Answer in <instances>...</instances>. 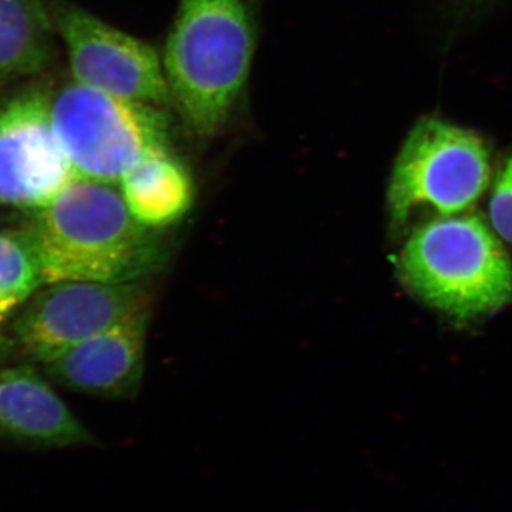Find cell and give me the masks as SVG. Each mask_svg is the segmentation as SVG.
<instances>
[{"label": "cell", "mask_w": 512, "mask_h": 512, "mask_svg": "<svg viewBox=\"0 0 512 512\" xmlns=\"http://www.w3.org/2000/svg\"><path fill=\"white\" fill-rule=\"evenodd\" d=\"M16 234L32 252L43 285L137 282L157 272L167 255L160 231L131 215L119 185L82 177Z\"/></svg>", "instance_id": "obj_1"}, {"label": "cell", "mask_w": 512, "mask_h": 512, "mask_svg": "<svg viewBox=\"0 0 512 512\" xmlns=\"http://www.w3.org/2000/svg\"><path fill=\"white\" fill-rule=\"evenodd\" d=\"M248 0H180L165 43L171 100L198 137L215 136L247 84L255 52Z\"/></svg>", "instance_id": "obj_2"}, {"label": "cell", "mask_w": 512, "mask_h": 512, "mask_svg": "<svg viewBox=\"0 0 512 512\" xmlns=\"http://www.w3.org/2000/svg\"><path fill=\"white\" fill-rule=\"evenodd\" d=\"M397 274L431 308L476 319L512 302V261L483 218L450 215L414 229Z\"/></svg>", "instance_id": "obj_3"}, {"label": "cell", "mask_w": 512, "mask_h": 512, "mask_svg": "<svg viewBox=\"0 0 512 512\" xmlns=\"http://www.w3.org/2000/svg\"><path fill=\"white\" fill-rule=\"evenodd\" d=\"M490 151L474 131L436 117L410 131L394 163L387 205L394 227L414 211L430 208L440 217L463 214L487 190Z\"/></svg>", "instance_id": "obj_4"}, {"label": "cell", "mask_w": 512, "mask_h": 512, "mask_svg": "<svg viewBox=\"0 0 512 512\" xmlns=\"http://www.w3.org/2000/svg\"><path fill=\"white\" fill-rule=\"evenodd\" d=\"M53 128L77 177L119 185L150 151L167 147L158 107L120 99L80 83L52 99Z\"/></svg>", "instance_id": "obj_5"}, {"label": "cell", "mask_w": 512, "mask_h": 512, "mask_svg": "<svg viewBox=\"0 0 512 512\" xmlns=\"http://www.w3.org/2000/svg\"><path fill=\"white\" fill-rule=\"evenodd\" d=\"M148 298L140 281L49 284L25 303L13 323V342L23 355L45 365L97 333L148 312Z\"/></svg>", "instance_id": "obj_6"}, {"label": "cell", "mask_w": 512, "mask_h": 512, "mask_svg": "<svg viewBox=\"0 0 512 512\" xmlns=\"http://www.w3.org/2000/svg\"><path fill=\"white\" fill-rule=\"evenodd\" d=\"M53 23L77 83L158 109L173 104L163 63L153 47L70 5L57 6Z\"/></svg>", "instance_id": "obj_7"}, {"label": "cell", "mask_w": 512, "mask_h": 512, "mask_svg": "<svg viewBox=\"0 0 512 512\" xmlns=\"http://www.w3.org/2000/svg\"><path fill=\"white\" fill-rule=\"evenodd\" d=\"M77 175L52 121V97L20 93L0 106V205L35 212Z\"/></svg>", "instance_id": "obj_8"}, {"label": "cell", "mask_w": 512, "mask_h": 512, "mask_svg": "<svg viewBox=\"0 0 512 512\" xmlns=\"http://www.w3.org/2000/svg\"><path fill=\"white\" fill-rule=\"evenodd\" d=\"M148 312L123 320L45 363L47 375L73 392L128 399L144 373Z\"/></svg>", "instance_id": "obj_9"}, {"label": "cell", "mask_w": 512, "mask_h": 512, "mask_svg": "<svg viewBox=\"0 0 512 512\" xmlns=\"http://www.w3.org/2000/svg\"><path fill=\"white\" fill-rule=\"evenodd\" d=\"M0 439L30 448L90 446L94 437L35 369H0Z\"/></svg>", "instance_id": "obj_10"}, {"label": "cell", "mask_w": 512, "mask_h": 512, "mask_svg": "<svg viewBox=\"0 0 512 512\" xmlns=\"http://www.w3.org/2000/svg\"><path fill=\"white\" fill-rule=\"evenodd\" d=\"M121 194L131 215L150 229L170 227L192 205V181L167 147L150 151L123 178Z\"/></svg>", "instance_id": "obj_11"}, {"label": "cell", "mask_w": 512, "mask_h": 512, "mask_svg": "<svg viewBox=\"0 0 512 512\" xmlns=\"http://www.w3.org/2000/svg\"><path fill=\"white\" fill-rule=\"evenodd\" d=\"M42 0H0V79L29 76L53 57V25Z\"/></svg>", "instance_id": "obj_12"}, {"label": "cell", "mask_w": 512, "mask_h": 512, "mask_svg": "<svg viewBox=\"0 0 512 512\" xmlns=\"http://www.w3.org/2000/svg\"><path fill=\"white\" fill-rule=\"evenodd\" d=\"M43 286L32 252L16 232H0V325Z\"/></svg>", "instance_id": "obj_13"}, {"label": "cell", "mask_w": 512, "mask_h": 512, "mask_svg": "<svg viewBox=\"0 0 512 512\" xmlns=\"http://www.w3.org/2000/svg\"><path fill=\"white\" fill-rule=\"evenodd\" d=\"M490 218L495 232L512 244V153L504 161L495 178Z\"/></svg>", "instance_id": "obj_14"}, {"label": "cell", "mask_w": 512, "mask_h": 512, "mask_svg": "<svg viewBox=\"0 0 512 512\" xmlns=\"http://www.w3.org/2000/svg\"><path fill=\"white\" fill-rule=\"evenodd\" d=\"M6 340L0 336V352L3 350V346H5Z\"/></svg>", "instance_id": "obj_15"}]
</instances>
